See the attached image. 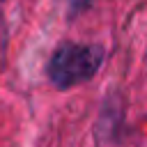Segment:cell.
I'll list each match as a JSON object with an SVG mask.
<instances>
[{
  "label": "cell",
  "mask_w": 147,
  "mask_h": 147,
  "mask_svg": "<svg viewBox=\"0 0 147 147\" xmlns=\"http://www.w3.org/2000/svg\"><path fill=\"white\" fill-rule=\"evenodd\" d=\"M103 62L101 46H78L62 44L48 64V76L57 87H71L83 80H90Z\"/></svg>",
  "instance_id": "obj_1"
}]
</instances>
